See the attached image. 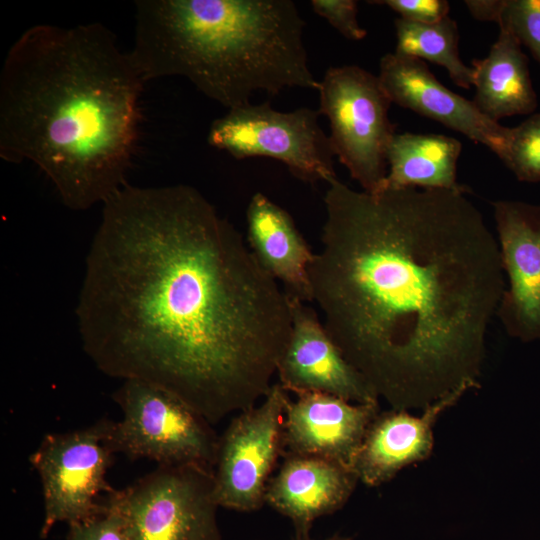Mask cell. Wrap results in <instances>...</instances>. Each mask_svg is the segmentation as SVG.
I'll list each match as a JSON object with an SVG mask.
<instances>
[{"label":"cell","instance_id":"1","mask_svg":"<svg viewBox=\"0 0 540 540\" xmlns=\"http://www.w3.org/2000/svg\"><path fill=\"white\" fill-rule=\"evenodd\" d=\"M76 317L101 372L164 388L211 424L267 395L292 326L284 290L185 184H126L103 203Z\"/></svg>","mask_w":540,"mask_h":540},{"label":"cell","instance_id":"2","mask_svg":"<svg viewBox=\"0 0 540 540\" xmlns=\"http://www.w3.org/2000/svg\"><path fill=\"white\" fill-rule=\"evenodd\" d=\"M469 189L324 195L312 301L347 361L392 409L426 408L479 386L505 290L498 242Z\"/></svg>","mask_w":540,"mask_h":540},{"label":"cell","instance_id":"3","mask_svg":"<svg viewBox=\"0 0 540 540\" xmlns=\"http://www.w3.org/2000/svg\"><path fill=\"white\" fill-rule=\"evenodd\" d=\"M146 83L101 23L28 28L0 73V157L30 161L76 211L125 186Z\"/></svg>","mask_w":540,"mask_h":540},{"label":"cell","instance_id":"4","mask_svg":"<svg viewBox=\"0 0 540 540\" xmlns=\"http://www.w3.org/2000/svg\"><path fill=\"white\" fill-rule=\"evenodd\" d=\"M291 0H137L130 54L147 82L181 76L229 110L257 91L319 90Z\"/></svg>","mask_w":540,"mask_h":540},{"label":"cell","instance_id":"5","mask_svg":"<svg viewBox=\"0 0 540 540\" xmlns=\"http://www.w3.org/2000/svg\"><path fill=\"white\" fill-rule=\"evenodd\" d=\"M123 417L110 422L115 453L159 465H199L214 470L219 437L212 424L179 397L152 383L124 380L114 394Z\"/></svg>","mask_w":540,"mask_h":540},{"label":"cell","instance_id":"6","mask_svg":"<svg viewBox=\"0 0 540 540\" xmlns=\"http://www.w3.org/2000/svg\"><path fill=\"white\" fill-rule=\"evenodd\" d=\"M318 92L335 156L363 191H381L388 173L387 150L396 132L388 115L392 102L378 76L355 65L331 67Z\"/></svg>","mask_w":540,"mask_h":540},{"label":"cell","instance_id":"7","mask_svg":"<svg viewBox=\"0 0 540 540\" xmlns=\"http://www.w3.org/2000/svg\"><path fill=\"white\" fill-rule=\"evenodd\" d=\"M115 496L127 540H221L212 469L159 465Z\"/></svg>","mask_w":540,"mask_h":540},{"label":"cell","instance_id":"8","mask_svg":"<svg viewBox=\"0 0 540 540\" xmlns=\"http://www.w3.org/2000/svg\"><path fill=\"white\" fill-rule=\"evenodd\" d=\"M319 110L273 109L269 102L231 109L214 120L207 141L236 159L267 157L287 166L301 181L314 184L337 178L329 136L319 125Z\"/></svg>","mask_w":540,"mask_h":540},{"label":"cell","instance_id":"9","mask_svg":"<svg viewBox=\"0 0 540 540\" xmlns=\"http://www.w3.org/2000/svg\"><path fill=\"white\" fill-rule=\"evenodd\" d=\"M110 422L102 420L86 428L47 434L30 455L42 485L41 538L59 522L72 524L91 517L103 504L100 495L113 491L106 481L115 453Z\"/></svg>","mask_w":540,"mask_h":540},{"label":"cell","instance_id":"10","mask_svg":"<svg viewBox=\"0 0 540 540\" xmlns=\"http://www.w3.org/2000/svg\"><path fill=\"white\" fill-rule=\"evenodd\" d=\"M288 391L273 383L259 405L241 411L219 438L214 467L219 507L254 512L265 493L279 457L284 454V412Z\"/></svg>","mask_w":540,"mask_h":540},{"label":"cell","instance_id":"11","mask_svg":"<svg viewBox=\"0 0 540 540\" xmlns=\"http://www.w3.org/2000/svg\"><path fill=\"white\" fill-rule=\"evenodd\" d=\"M492 206L507 277L496 316L511 337L540 340V204L499 200Z\"/></svg>","mask_w":540,"mask_h":540},{"label":"cell","instance_id":"12","mask_svg":"<svg viewBox=\"0 0 540 540\" xmlns=\"http://www.w3.org/2000/svg\"><path fill=\"white\" fill-rule=\"evenodd\" d=\"M287 297L292 326L276 369L279 383L295 394L318 392L353 403H379L375 391L344 357L313 308Z\"/></svg>","mask_w":540,"mask_h":540},{"label":"cell","instance_id":"13","mask_svg":"<svg viewBox=\"0 0 540 540\" xmlns=\"http://www.w3.org/2000/svg\"><path fill=\"white\" fill-rule=\"evenodd\" d=\"M378 78L391 102L464 134L498 157L503 152L507 127L483 115L472 100L445 87L423 60L387 53L380 60Z\"/></svg>","mask_w":540,"mask_h":540},{"label":"cell","instance_id":"14","mask_svg":"<svg viewBox=\"0 0 540 540\" xmlns=\"http://www.w3.org/2000/svg\"><path fill=\"white\" fill-rule=\"evenodd\" d=\"M296 396L285 407L284 454L321 457L352 468L365 433L380 412L379 403H353L318 392Z\"/></svg>","mask_w":540,"mask_h":540},{"label":"cell","instance_id":"15","mask_svg":"<svg viewBox=\"0 0 540 540\" xmlns=\"http://www.w3.org/2000/svg\"><path fill=\"white\" fill-rule=\"evenodd\" d=\"M464 394H450L428 405L419 416L401 409L380 411L370 423L353 461L359 481L376 487L392 480L403 468L429 458L437 420Z\"/></svg>","mask_w":540,"mask_h":540},{"label":"cell","instance_id":"16","mask_svg":"<svg viewBox=\"0 0 540 540\" xmlns=\"http://www.w3.org/2000/svg\"><path fill=\"white\" fill-rule=\"evenodd\" d=\"M282 457L268 483L265 504L287 517L294 532H310L315 520L343 508L359 482L351 467L333 460L295 454Z\"/></svg>","mask_w":540,"mask_h":540},{"label":"cell","instance_id":"17","mask_svg":"<svg viewBox=\"0 0 540 540\" xmlns=\"http://www.w3.org/2000/svg\"><path fill=\"white\" fill-rule=\"evenodd\" d=\"M247 242L258 264L282 283L287 296L312 301L308 268L315 253L293 218L261 192L246 210Z\"/></svg>","mask_w":540,"mask_h":540},{"label":"cell","instance_id":"18","mask_svg":"<svg viewBox=\"0 0 540 540\" xmlns=\"http://www.w3.org/2000/svg\"><path fill=\"white\" fill-rule=\"evenodd\" d=\"M499 28V36L489 54L472 62L476 89L472 101L483 115L495 122L505 117L530 114L537 107L528 60L521 43L508 28L503 25Z\"/></svg>","mask_w":540,"mask_h":540},{"label":"cell","instance_id":"19","mask_svg":"<svg viewBox=\"0 0 540 540\" xmlns=\"http://www.w3.org/2000/svg\"><path fill=\"white\" fill-rule=\"evenodd\" d=\"M462 144L434 133H395L387 150L388 173L383 189H467L457 182Z\"/></svg>","mask_w":540,"mask_h":540},{"label":"cell","instance_id":"20","mask_svg":"<svg viewBox=\"0 0 540 540\" xmlns=\"http://www.w3.org/2000/svg\"><path fill=\"white\" fill-rule=\"evenodd\" d=\"M395 28V53L442 66L461 88L468 89L473 85V69L465 65L459 56V31L452 18L448 16L432 24L398 18Z\"/></svg>","mask_w":540,"mask_h":540},{"label":"cell","instance_id":"21","mask_svg":"<svg viewBox=\"0 0 540 540\" xmlns=\"http://www.w3.org/2000/svg\"><path fill=\"white\" fill-rule=\"evenodd\" d=\"M499 158L519 181L540 182V113L508 128Z\"/></svg>","mask_w":540,"mask_h":540},{"label":"cell","instance_id":"22","mask_svg":"<svg viewBox=\"0 0 540 540\" xmlns=\"http://www.w3.org/2000/svg\"><path fill=\"white\" fill-rule=\"evenodd\" d=\"M497 23L508 28L540 63V0H503Z\"/></svg>","mask_w":540,"mask_h":540},{"label":"cell","instance_id":"23","mask_svg":"<svg viewBox=\"0 0 540 540\" xmlns=\"http://www.w3.org/2000/svg\"><path fill=\"white\" fill-rule=\"evenodd\" d=\"M67 540H127L115 490L94 515L69 524Z\"/></svg>","mask_w":540,"mask_h":540},{"label":"cell","instance_id":"24","mask_svg":"<svg viewBox=\"0 0 540 540\" xmlns=\"http://www.w3.org/2000/svg\"><path fill=\"white\" fill-rule=\"evenodd\" d=\"M313 11L326 19L341 35L349 40H361L367 32L357 19V2L354 0H312Z\"/></svg>","mask_w":540,"mask_h":540},{"label":"cell","instance_id":"25","mask_svg":"<svg viewBox=\"0 0 540 540\" xmlns=\"http://www.w3.org/2000/svg\"><path fill=\"white\" fill-rule=\"evenodd\" d=\"M382 4L400 15V18L423 24H432L448 17L449 3L445 0H383Z\"/></svg>","mask_w":540,"mask_h":540},{"label":"cell","instance_id":"26","mask_svg":"<svg viewBox=\"0 0 540 540\" xmlns=\"http://www.w3.org/2000/svg\"><path fill=\"white\" fill-rule=\"evenodd\" d=\"M464 3L477 20L498 22L503 0H466Z\"/></svg>","mask_w":540,"mask_h":540},{"label":"cell","instance_id":"27","mask_svg":"<svg viewBox=\"0 0 540 540\" xmlns=\"http://www.w3.org/2000/svg\"><path fill=\"white\" fill-rule=\"evenodd\" d=\"M291 540H317V539L312 538L310 535V532H294V535ZM321 540H352V538L349 536L336 533Z\"/></svg>","mask_w":540,"mask_h":540}]
</instances>
